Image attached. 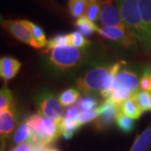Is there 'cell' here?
<instances>
[{
    "mask_svg": "<svg viewBox=\"0 0 151 151\" xmlns=\"http://www.w3.org/2000/svg\"><path fill=\"white\" fill-rule=\"evenodd\" d=\"M75 26L78 29V31L81 32L85 37L92 35L93 33L97 32L99 29V27L94 24V22L91 21L85 16L76 19Z\"/></svg>",
    "mask_w": 151,
    "mask_h": 151,
    "instance_id": "ac0fdd59",
    "label": "cell"
},
{
    "mask_svg": "<svg viewBox=\"0 0 151 151\" xmlns=\"http://www.w3.org/2000/svg\"><path fill=\"white\" fill-rule=\"evenodd\" d=\"M31 134H32V130L29 126L27 121L24 120L18 126L17 129L15 130L13 136V143L18 145L23 143H25L28 140L29 141L31 138Z\"/></svg>",
    "mask_w": 151,
    "mask_h": 151,
    "instance_id": "e0dca14e",
    "label": "cell"
},
{
    "mask_svg": "<svg viewBox=\"0 0 151 151\" xmlns=\"http://www.w3.org/2000/svg\"><path fill=\"white\" fill-rule=\"evenodd\" d=\"M151 145V124L139 135L129 151H147Z\"/></svg>",
    "mask_w": 151,
    "mask_h": 151,
    "instance_id": "2e32d148",
    "label": "cell"
},
{
    "mask_svg": "<svg viewBox=\"0 0 151 151\" xmlns=\"http://www.w3.org/2000/svg\"><path fill=\"white\" fill-rule=\"evenodd\" d=\"M109 69L110 66H97L89 70L86 75L76 81L78 90L86 95L101 91L108 77Z\"/></svg>",
    "mask_w": 151,
    "mask_h": 151,
    "instance_id": "5b68a950",
    "label": "cell"
},
{
    "mask_svg": "<svg viewBox=\"0 0 151 151\" xmlns=\"http://www.w3.org/2000/svg\"><path fill=\"white\" fill-rule=\"evenodd\" d=\"M119 109L120 113L134 120H138L143 114L142 110L139 107L138 103H136L134 97L121 103L119 105Z\"/></svg>",
    "mask_w": 151,
    "mask_h": 151,
    "instance_id": "5bb4252c",
    "label": "cell"
},
{
    "mask_svg": "<svg viewBox=\"0 0 151 151\" xmlns=\"http://www.w3.org/2000/svg\"><path fill=\"white\" fill-rule=\"evenodd\" d=\"M99 115H100V111H99L98 107L90 111L81 112L76 119V123L79 127H81L83 124H86L91 121L95 120Z\"/></svg>",
    "mask_w": 151,
    "mask_h": 151,
    "instance_id": "484cf974",
    "label": "cell"
},
{
    "mask_svg": "<svg viewBox=\"0 0 151 151\" xmlns=\"http://www.w3.org/2000/svg\"><path fill=\"white\" fill-rule=\"evenodd\" d=\"M97 33L105 39L122 44L124 47L132 46L135 45L136 42L135 38L127 30V29L119 27H103L99 28Z\"/></svg>",
    "mask_w": 151,
    "mask_h": 151,
    "instance_id": "30bf717a",
    "label": "cell"
},
{
    "mask_svg": "<svg viewBox=\"0 0 151 151\" xmlns=\"http://www.w3.org/2000/svg\"><path fill=\"white\" fill-rule=\"evenodd\" d=\"M21 67V62L10 56H4L0 60V76L5 81L13 79Z\"/></svg>",
    "mask_w": 151,
    "mask_h": 151,
    "instance_id": "7c38bea8",
    "label": "cell"
},
{
    "mask_svg": "<svg viewBox=\"0 0 151 151\" xmlns=\"http://www.w3.org/2000/svg\"><path fill=\"white\" fill-rule=\"evenodd\" d=\"M80 113L81 111L76 106L70 107L66 109L64 114V118L62 120L65 123H76V119Z\"/></svg>",
    "mask_w": 151,
    "mask_h": 151,
    "instance_id": "f546056e",
    "label": "cell"
},
{
    "mask_svg": "<svg viewBox=\"0 0 151 151\" xmlns=\"http://www.w3.org/2000/svg\"><path fill=\"white\" fill-rule=\"evenodd\" d=\"M139 80L134 70L124 69L119 70L113 81L112 92L108 97L111 102L120 105L139 91Z\"/></svg>",
    "mask_w": 151,
    "mask_h": 151,
    "instance_id": "3957f363",
    "label": "cell"
},
{
    "mask_svg": "<svg viewBox=\"0 0 151 151\" xmlns=\"http://www.w3.org/2000/svg\"><path fill=\"white\" fill-rule=\"evenodd\" d=\"M15 108V103L13 93L10 90L4 86L0 92V112Z\"/></svg>",
    "mask_w": 151,
    "mask_h": 151,
    "instance_id": "ffe728a7",
    "label": "cell"
},
{
    "mask_svg": "<svg viewBox=\"0 0 151 151\" xmlns=\"http://www.w3.org/2000/svg\"><path fill=\"white\" fill-rule=\"evenodd\" d=\"M98 108L100 111V115L94 120V126L97 129H106L116 123V119L120 113L118 104L111 102L108 99H105V101Z\"/></svg>",
    "mask_w": 151,
    "mask_h": 151,
    "instance_id": "ba28073f",
    "label": "cell"
},
{
    "mask_svg": "<svg viewBox=\"0 0 151 151\" xmlns=\"http://www.w3.org/2000/svg\"><path fill=\"white\" fill-rule=\"evenodd\" d=\"M102 9L100 21L103 27H119L126 29L119 7L112 4V0H107Z\"/></svg>",
    "mask_w": 151,
    "mask_h": 151,
    "instance_id": "9c48e42d",
    "label": "cell"
},
{
    "mask_svg": "<svg viewBox=\"0 0 151 151\" xmlns=\"http://www.w3.org/2000/svg\"><path fill=\"white\" fill-rule=\"evenodd\" d=\"M49 151H59V150H55V149H53V148H50Z\"/></svg>",
    "mask_w": 151,
    "mask_h": 151,
    "instance_id": "836d02e7",
    "label": "cell"
},
{
    "mask_svg": "<svg viewBox=\"0 0 151 151\" xmlns=\"http://www.w3.org/2000/svg\"><path fill=\"white\" fill-rule=\"evenodd\" d=\"M150 92V94H151V90H150V92Z\"/></svg>",
    "mask_w": 151,
    "mask_h": 151,
    "instance_id": "8d00e7d4",
    "label": "cell"
},
{
    "mask_svg": "<svg viewBox=\"0 0 151 151\" xmlns=\"http://www.w3.org/2000/svg\"><path fill=\"white\" fill-rule=\"evenodd\" d=\"M88 1L86 0H69L68 8L71 16L79 19L85 15Z\"/></svg>",
    "mask_w": 151,
    "mask_h": 151,
    "instance_id": "d6986e66",
    "label": "cell"
},
{
    "mask_svg": "<svg viewBox=\"0 0 151 151\" xmlns=\"http://www.w3.org/2000/svg\"><path fill=\"white\" fill-rule=\"evenodd\" d=\"M26 121L32 130L29 140L32 145H49L61 136L60 121L46 118L39 113L30 115Z\"/></svg>",
    "mask_w": 151,
    "mask_h": 151,
    "instance_id": "7a4b0ae2",
    "label": "cell"
},
{
    "mask_svg": "<svg viewBox=\"0 0 151 151\" xmlns=\"http://www.w3.org/2000/svg\"><path fill=\"white\" fill-rule=\"evenodd\" d=\"M65 45H70V35H64L60 34L58 35H55V37L51 38L47 41L46 47L49 51L50 50L55 47H60V46H65Z\"/></svg>",
    "mask_w": 151,
    "mask_h": 151,
    "instance_id": "cb8c5ba5",
    "label": "cell"
},
{
    "mask_svg": "<svg viewBox=\"0 0 151 151\" xmlns=\"http://www.w3.org/2000/svg\"><path fill=\"white\" fill-rule=\"evenodd\" d=\"M126 64L125 61H119L115 64H113L110 66L109 69V73H108V77L105 81V83L103 85V87L102 88V90L100 91V95L104 98V99H108L111 92H112V87H113V81L114 79L116 77V76L118 75V73L119 72V70L121 69V67L124 65Z\"/></svg>",
    "mask_w": 151,
    "mask_h": 151,
    "instance_id": "4fadbf2b",
    "label": "cell"
},
{
    "mask_svg": "<svg viewBox=\"0 0 151 151\" xmlns=\"http://www.w3.org/2000/svg\"><path fill=\"white\" fill-rule=\"evenodd\" d=\"M70 35V45L76 48H84L86 47L90 41L79 31H75Z\"/></svg>",
    "mask_w": 151,
    "mask_h": 151,
    "instance_id": "f1b7e54d",
    "label": "cell"
},
{
    "mask_svg": "<svg viewBox=\"0 0 151 151\" xmlns=\"http://www.w3.org/2000/svg\"><path fill=\"white\" fill-rule=\"evenodd\" d=\"M17 124L16 109L11 108L0 112V134L2 143L9 138Z\"/></svg>",
    "mask_w": 151,
    "mask_h": 151,
    "instance_id": "8fae6325",
    "label": "cell"
},
{
    "mask_svg": "<svg viewBox=\"0 0 151 151\" xmlns=\"http://www.w3.org/2000/svg\"><path fill=\"white\" fill-rule=\"evenodd\" d=\"M117 4L127 30L145 47L151 46L150 40L141 19L138 0H117Z\"/></svg>",
    "mask_w": 151,
    "mask_h": 151,
    "instance_id": "6da1fadb",
    "label": "cell"
},
{
    "mask_svg": "<svg viewBox=\"0 0 151 151\" xmlns=\"http://www.w3.org/2000/svg\"><path fill=\"white\" fill-rule=\"evenodd\" d=\"M39 113L49 119L61 121L64 118V112L59 99L51 92H44L36 97Z\"/></svg>",
    "mask_w": 151,
    "mask_h": 151,
    "instance_id": "52a82bcc",
    "label": "cell"
},
{
    "mask_svg": "<svg viewBox=\"0 0 151 151\" xmlns=\"http://www.w3.org/2000/svg\"><path fill=\"white\" fill-rule=\"evenodd\" d=\"M11 151H33V145L30 141L16 145Z\"/></svg>",
    "mask_w": 151,
    "mask_h": 151,
    "instance_id": "1f68e13d",
    "label": "cell"
},
{
    "mask_svg": "<svg viewBox=\"0 0 151 151\" xmlns=\"http://www.w3.org/2000/svg\"><path fill=\"white\" fill-rule=\"evenodd\" d=\"M86 1H96V2H99V3L101 4V1H102V0H86Z\"/></svg>",
    "mask_w": 151,
    "mask_h": 151,
    "instance_id": "e575fe53",
    "label": "cell"
},
{
    "mask_svg": "<svg viewBox=\"0 0 151 151\" xmlns=\"http://www.w3.org/2000/svg\"><path fill=\"white\" fill-rule=\"evenodd\" d=\"M136 103H138L143 113L150 110V101L151 94L149 92L139 90L133 96Z\"/></svg>",
    "mask_w": 151,
    "mask_h": 151,
    "instance_id": "d4e9b609",
    "label": "cell"
},
{
    "mask_svg": "<svg viewBox=\"0 0 151 151\" xmlns=\"http://www.w3.org/2000/svg\"><path fill=\"white\" fill-rule=\"evenodd\" d=\"M80 97V91L75 88H69L62 92L58 97L62 107H69L78 101Z\"/></svg>",
    "mask_w": 151,
    "mask_h": 151,
    "instance_id": "44dd1931",
    "label": "cell"
},
{
    "mask_svg": "<svg viewBox=\"0 0 151 151\" xmlns=\"http://www.w3.org/2000/svg\"><path fill=\"white\" fill-rule=\"evenodd\" d=\"M145 71H146L147 73H149V74H150L151 75V65H150L149 66H147L145 68Z\"/></svg>",
    "mask_w": 151,
    "mask_h": 151,
    "instance_id": "d6a6232c",
    "label": "cell"
},
{
    "mask_svg": "<svg viewBox=\"0 0 151 151\" xmlns=\"http://www.w3.org/2000/svg\"><path fill=\"white\" fill-rule=\"evenodd\" d=\"M29 25L30 29L32 31L34 37L35 39V40L38 42V44L40 45V48L45 47L46 45H47V41L48 40H46L45 32H44L43 29H41V27H40L39 25L30 21H29Z\"/></svg>",
    "mask_w": 151,
    "mask_h": 151,
    "instance_id": "4316f807",
    "label": "cell"
},
{
    "mask_svg": "<svg viewBox=\"0 0 151 151\" xmlns=\"http://www.w3.org/2000/svg\"><path fill=\"white\" fill-rule=\"evenodd\" d=\"M139 89L145 92H150L151 90V75L146 71H144L139 79Z\"/></svg>",
    "mask_w": 151,
    "mask_h": 151,
    "instance_id": "4dcf8cb0",
    "label": "cell"
},
{
    "mask_svg": "<svg viewBox=\"0 0 151 151\" xmlns=\"http://www.w3.org/2000/svg\"><path fill=\"white\" fill-rule=\"evenodd\" d=\"M141 19L151 42V0H138Z\"/></svg>",
    "mask_w": 151,
    "mask_h": 151,
    "instance_id": "9a60e30c",
    "label": "cell"
},
{
    "mask_svg": "<svg viewBox=\"0 0 151 151\" xmlns=\"http://www.w3.org/2000/svg\"><path fill=\"white\" fill-rule=\"evenodd\" d=\"M116 124L119 129L125 134L131 133L134 128V120L125 116L122 113H119L116 119Z\"/></svg>",
    "mask_w": 151,
    "mask_h": 151,
    "instance_id": "603a6c76",
    "label": "cell"
},
{
    "mask_svg": "<svg viewBox=\"0 0 151 151\" xmlns=\"http://www.w3.org/2000/svg\"><path fill=\"white\" fill-rule=\"evenodd\" d=\"M97 105H98V103L94 97H86L80 98L77 101L76 106L79 108L81 112H86V111H90L97 108Z\"/></svg>",
    "mask_w": 151,
    "mask_h": 151,
    "instance_id": "83f0119b",
    "label": "cell"
},
{
    "mask_svg": "<svg viewBox=\"0 0 151 151\" xmlns=\"http://www.w3.org/2000/svg\"><path fill=\"white\" fill-rule=\"evenodd\" d=\"M101 4H100L99 2L88 1L86 13H85L84 16L92 22H95L98 19H100L101 12H102Z\"/></svg>",
    "mask_w": 151,
    "mask_h": 151,
    "instance_id": "7402d4cb",
    "label": "cell"
},
{
    "mask_svg": "<svg viewBox=\"0 0 151 151\" xmlns=\"http://www.w3.org/2000/svg\"><path fill=\"white\" fill-rule=\"evenodd\" d=\"M2 26L14 38L35 49H40L29 25V20L7 19L2 21Z\"/></svg>",
    "mask_w": 151,
    "mask_h": 151,
    "instance_id": "8992f818",
    "label": "cell"
},
{
    "mask_svg": "<svg viewBox=\"0 0 151 151\" xmlns=\"http://www.w3.org/2000/svg\"><path fill=\"white\" fill-rule=\"evenodd\" d=\"M50 51V62L59 69H69L80 65L85 55L83 50L71 45L55 47Z\"/></svg>",
    "mask_w": 151,
    "mask_h": 151,
    "instance_id": "277c9868",
    "label": "cell"
},
{
    "mask_svg": "<svg viewBox=\"0 0 151 151\" xmlns=\"http://www.w3.org/2000/svg\"><path fill=\"white\" fill-rule=\"evenodd\" d=\"M150 110L151 111V97H150Z\"/></svg>",
    "mask_w": 151,
    "mask_h": 151,
    "instance_id": "d590c367",
    "label": "cell"
}]
</instances>
